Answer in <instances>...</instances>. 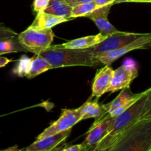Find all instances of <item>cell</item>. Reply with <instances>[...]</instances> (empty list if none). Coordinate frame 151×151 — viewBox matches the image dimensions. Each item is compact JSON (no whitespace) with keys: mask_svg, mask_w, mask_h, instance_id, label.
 I'll return each mask as SVG.
<instances>
[{"mask_svg":"<svg viewBox=\"0 0 151 151\" xmlns=\"http://www.w3.org/2000/svg\"><path fill=\"white\" fill-rule=\"evenodd\" d=\"M112 5L113 4H109V5L98 7L94 11L85 16L94 22L100 31V33L105 36H109L119 31L108 21L107 16Z\"/></svg>","mask_w":151,"mask_h":151,"instance_id":"8fae6325","label":"cell"},{"mask_svg":"<svg viewBox=\"0 0 151 151\" xmlns=\"http://www.w3.org/2000/svg\"><path fill=\"white\" fill-rule=\"evenodd\" d=\"M151 49V32L142 33L139 38L129 43L121 48L113 51L107 52L96 56V58L105 66H110L115 60L129 52L136 50H149Z\"/></svg>","mask_w":151,"mask_h":151,"instance_id":"5b68a950","label":"cell"},{"mask_svg":"<svg viewBox=\"0 0 151 151\" xmlns=\"http://www.w3.org/2000/svg\"><path fill=\"white\" fill-rule=\"evenodd\" d=\"M143 94L144 91L139 94H133L130 90V86L123 88L113 101L106 104L107 114L112 117H116L128 109Z\"/></svg>","mask_w":151,"mask_h":151,"instance_id":"30bf717a","label":"cell"},{"mask_svg":"<svg viewBox=\"0 0 151 151\" xmlns=\"http://www.w3.org/2000/svg\"><path fill=\"white\" fill-rule=\"evenodd\" d=\"M30 62L31 58H28L26 55H22L13 68V74L19 77H26L30 70Z\"/></svg>","mask_w":151,"mask_h":151,"instance_id":"44dd1931","label":"cell"},{"mask_svg":"<svg viewBox=\"0 0 151 151\" xmlns=\"http://www.w3.org/2000/svg\"><path fill=\"white\" fill-rule=\"evenodd\" d=\"M142 33H135V32H126L118 31L106 38L102 42L97 45L90 47V50L96 56L107 52L113 51L121 48L129 43L137 39Z\"/></svg>","mask_w":151,"mask_h":151,"instance_id":"ba28073f","label":"cell"},{"mask_svg":"<svg viewBox=\"0 0 151 151\" xmlns=\"http://www.w3.org/2000/svg\"><path fill=\"white\" fill-rule=\"evenodd\" d=\"M114 118L107 114L97 122H94L89 129L85 139L81 144L84 150L93 148L108 134L111 129Z\"/></svg>","mask_w":151,"mask_h":151,"instance_id":"9c48e42d","label":"cell"},{"mask_svg":"<svg viewBox=\"0 0 151 151\" xmlns=\"http://www.w3.org/2000/svg\"><path fill=\"white\" fill-rule=\"evenodd\" d=\"M95 0H66L67 3L69 4L71 7H74V6L77 5L79 4H83V3H87L90 2V1H93Z\"/></svg>","mask_w":151,"mask_h":151,"instance_id":"484cf974","label":"cell"},{"mask_svg":"<svg viewBox=\"0 0 151 151\" xmlns=\"http://www.w3.org/2000/svg\"><path fill=\"white\" fill-rule=\"evenodd\" d=\"M149 151H151V149H150V150H149Z\"/></svg>","mask_w":151,"mask_h":151,"instance_id":"836d02e7","label":"cell"},{"mask_svg":"<svg viewBox=\"0 0 151 151\" xmlns=\"http://www.w3.org/2000/svg\"><path fill=\"white\" fill-rule=\"evenodd\" d=\"M81 120H82V113L80 108L76 109H64L59 119L51 123L48 128L41 133L37 137L36 139L71 129Z\"/></svg>","mask_w":151,"mask_h":151,"instance_id":"52a82bcc","label":"cell"},{"mask_svg":"<svg viewBox=\"0 0 151 151\" xmlns=\"http://www.w3.org/2000/svg\"><path fill=\"white\" fill-rule=\"evenodd\" d=\"M128 2H147L151 3V0H127Z\"/></svg>","mask_w":151,"mask_h":151,"instance_id":"f546056e","label":"cell"},{"mask_svg":"<svg viewBox=\"0 0 151 151\" xmlns=\"http://www.w3.org/2000/svg\"><path fill=\"white\" fill-rule=\"evenodd\" d=\"M108 150V149H107ZM107 150H96L94 148H91V149H86V150H84L83 151H107Z\"/></svg>","mask_w":151,"mask_h":151,"instance_id":"1f68e13d","label":"cell"},{"mask_svg":"<svg viewBox=\"0 0 151 151\" xmlns=\"http://www.w3.org/2000/svg\"><path fill=\"white\" fill-rule=\"evenodd\" d=\"M0 52L1 54H7L11 52H26L25 49L21 46L17 37L12 39L5 40L0 41Z\"/></svg>","mask_w":151,"mask_h":151,"instance_id":"ffe728a7","label":"cell"},{"mask_svg":"<svg viewBox=\"0 0 151 151\" xmlns=\"http://www.w3.org/2000/svg\"><path fill=\"white\" fill-rule=\"evenodd\" d=\"M50 0H34L33 3V10L36 13L44 11L48 6Z\"/></svg>","mask_w":151,"mask_h":151,"instance_id":"cb8c5ba5","label":"cell"},{"mask_svg":"<svg viewBox=\"0 0 151 151\" xmlns=\"http://www.w3.org/2000/svg\"><path fill=\"white\" fill-rule=\"evenodd\" d=\"M95 2L98 7H100L109 4H113L114 0H95Z\"/></svg>","mask_w":151,"mask_h":151,"instance_id":"4316f807","label":"cell"},{"mask_svg":"<svg viewBox=\"0 0 151 151\" xmlns=\"http://www.w3.org/2000/svg\"><path fill=\"white\" fill-rule=\"evenodd\" d=\"M54 37L52 29H41L30 26L18 34L17 39L25 51L39 55L51 46Z\"/></svg>","mask_w":151,"mask_h":151,"instance_id":"277c9868","label":"cell"},{"mask_svg":"<svg viewBox=\"0 0 151 151\" xmlns=\"http://www.w3.org/2000/svg\"><path fill=\"white\" fill-rule=\"evenodd\" d=\"M151 118L140 119L129 128L107 151H149Z\"/></svg>","mask_w":151,"mask_h":151,"instance_id":"7a4b0ae2","label":"cell"},{"mask_svg":"<svg viewBox=\"0 0 151 151\" xmlns=\"http://www.w3.org/2000/svg\"><path fill=\"white\" fill-rule=\"evenodd\" d=\"M146 94L147 90L144 91L142 97L136 100L128 109L114 118L110 132L93 148L99 150L109 149L129 128L134 125L137 121L140 120V116L144 106Z\"/></svg>","mask_w":151,"mask_h":151,"instance_id":"3957f363","label":"cell"},{"mask_svg":"<svg viewBox=\"0 0 151 151\" xmlns=\"http://www.w3.org/2000/svg\"><path fill=\"white\" fill-rule=\"evenodd\" d=\"M98 7L95 1L77 4V5L73 7L72 13H71V18L74 19V18L78 17H85L87 15L94 11Z\"/></svg>","mask_w":151,"mask_h":151,"instance_id":"d6986e66","label":"cell"},{"mask_svg":"<svg viewBox=\"0 0 151 151\" xmlns=\"http://www.w3.org/2000/svg\"><path fill=\"white\" fill-rule=\"evenodd\" d=\"M39 55L45 58L53 69L73 66L95 67L101 64L89 48L77 50L51 45L47 50L40 53Z\"/></svg>","mask_w":151,"mask_h":151,"instance_id":"6da1fadb","label":"cell"},{"mask_svg":"<svg viewBox=\"0 0 151 151\" xmlns=\"http://www.w3.org/2000/svg\"><path fill=\"white\" fill-rule=\"evenodd\" d=\"M0 54H1V55H2V54H1V52H0Z\"/></svg>","mask_w":151,"mask_h":151,"instance_id":"d6a6232c","label":"cell"},{"mask_svg":"<svg viewBox=\"0 0 151 151\" xmlns=\"http://www.w3.org/2000/svg\"><path fill=\"white\" fill-rule=\"evenodd\" d=\"M70 132L71 129H69L54 135L36 139L30 145L25 147V150L27 151H51L64 142L70 136Z\"/></svg>","mask_w":151,"mask_h":151,"instance_id":"7c38bea8","label":"cell"},{"mask_svg":"<svg viewBox=\"0 0 151 151\" xmlns=\"http://www.w3.org/2000/svg\"><path fill=\"white\" fill-rule=\"evenodd\" d=\"M139 75L137 65L135 60L127 59L121 66L114 70L110 85L107 92L113 93L130 86L132 81Z\"/></svg>","mask_w":151,"mask_h":151,"instance_id":"8992f818","label":"cell"},{"mask_svg":"<svg viewBox=\"0 0 151 151\" xmlns=\"http://www.w3.org/2000/svg\"><path fill=\"white\" fill-rule=\"evenodd\" d=\"M149 118H151V87L147 89L146 99H145L144 106L140 116V119H149Z\"/></svg>","mask_w":151,"mask_h":151,"instance_id":"7402d4cb","label":"cell"},{"mask_svg":"<svg viewBox=\"0 0 151 151\" xmlns=\"http://www.w3.org/2000/svg\"><path fill=\"white\" fill-rule=\"evenodd\" d=\"M84 150V147L82 144L74 145L69 146V147H62V146H59L56 147L51 151H83Z\"/></svg>","mask_w":151,"mask_h":151,"instance_id":"d4e9b609","label":"cell"},{"mask_svg":"<svg viewBox=\"0 0 151 151\" xmlns=\"http://www.w3.org/2000/svg\"><path fill=\"white\" fill-rule=\"evenodd\" d=\"M127 0H114V4H118V3H121V2H127Z\"/></svg>","mask_w":151,"mask_h":151,"instance_id":"4dcf8cb0","label":"cell"},{"mask_svg":"<svg viewBox=\"0 0 151 151\" xmlns=\"http://www.w3.org/2000/svg\"><path fill=\"white\" fill-rule=\"evenodd\" d=\"M79 108L82 113V120L94 118V122H97L107 114V108L106 104L99 103L98 99H96L94 101L89 100Z\"/></svg>","mask_w":151,"mask_h":151,"instance_id":"5bb4252c","label":"cell"},{"mask_svg":"<svg viewBox=\"0 0 151 151\" xmlns=\"http://www.w3.org/2000/svg\"><path fill=\"white\" fill-rule=\"evenodd\" d=\"M72 8L73 7L67 3L66 0H50L48 6L44 12L70 20L72 19Z\"/></svg>","mask_w":151,"mask_h":151,"instance_id":"e0dca14e","label":"cell"},{"mask_svg":"<svg viewBox=\"0 0 151 151\" xmlns=\"http://www.w3.org/2000/svg\"><path fill=\"white\" fill-rule=\"evenodd\" d=\"M22 149H19L18 145L12 146V147H8V148L4 149V150H1L0 151H22Z\"/></svg>","mask_w":151,"mask_h":151,"instance_id":"f1b7e54d","label":"cell"},{"mask_svg":"<svg viewBox=\"0 0 151 151\" xmlns=\"http://www.w3.org/2000/svg\"><path fill=\"white\" fill-rule=\"evenodd\" d=\"M68 21V19L62 16H57L45 13L44 11H41L37 13L36 16L30 26L41 29H52L53 27Z\"/></svg>","mask_w":151,"mask_h":151,"instance_id":"2e32d148","label":"cell"},{"mask_svg":"<svg viewBox=\"0 0 151 151\" xmlns=\"http://www.w3.org/2000/svg\"><path fill=\"white\" fill-rule=\"evenodd\" d=\"M114 69L110 66H105L97 71L92 85V97L99 99L105 93L110 85Z\"/></svg>","mask_w":151,"mask_h":151,"instance_id":"4fadbf2b","label":"cell"},{"mask_svg":"<svg viewBox=\"0 0 151 151\" xmlns=\"http://www.w3.org/2000/svg\"><path fill=\"white\" fill-rule=\"evenodd\" d=\"M17 35L18 33L13 29L6 27L4 24L0 23V41L15 38Z\"/></svg>","mask_w":151,"mask_h":151,"instance_id":"603a6c76","label":"cell"},{"mask_svg":"<svg viewBox=\"0 0 151 151\" xmlns=\"http://www.w3.org/2000/svg\"><path fill=\"white\" fill-rule=\"evenodd\" d=\"M30 58V70L26 76V78H29V79L36 78L40 74L53 69L50 63L39 55H35L33 57Z\"/></svg>","mask_w":151,"mask_h":151,"instance_id":"ac0fdd59","label":"cell"},{"mask_svg":"<svg viewBox=\"0 0 151 151\" xmlns=\"http://www.w3.org/2000/svg\"><path fill=\"white\" fill-rule=\"evenodd\" d=\"M107 37V36L99 33L97 35H88V36L71 40V41L64 43V44H59V45L64 48L84 50V49H88L97 45L98 44L102 42L104 40L106 39Z\"/></svg>","mask_w":151,"mask_h":151,"instance_id":"9a60e30c","label":"cell"},{"mask_svg":"<svg viewBox=\"0 0 151 151\" xmlns=\"http://www.w3.org/2000/svg\"><path fill=\"white\" fill-rule=\"evenodd\" d=\"M12 61H13L12 59H9L7 58L4 57V56H2V55L0 54V68L7 66L9 63Z\"/></svg>","mask_w":151,"mask_h":151,"instance_id":"83f0119b","label":"cell"}]
</instances>
